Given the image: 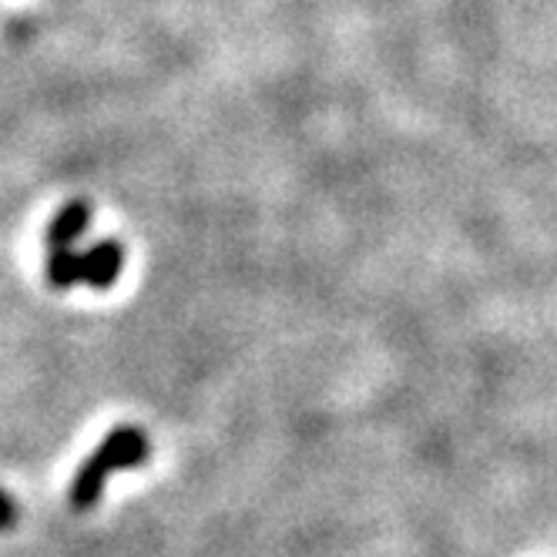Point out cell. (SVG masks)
Listing matches in <instances>:
<instances>
[{
    "label": "cell",
    "instance_id": "obj_1",
    "mask_svg": "<svg viewBox=\"0 0 557 557\" xmlns=\"http://www.w3.org/2000/svg\"><path fill=\"white\" fill-rule=\"evenodd\" d=\"M151 457L148 436L138 426H117L111 430L104 441L95 447V454L77 467L74 481L67 487V507L74 513H88L98 507L104 484L114 470H128V467H141Z\"/></svg>",
    "mask_w": 557,
    "mask_h": 557
},
{
    "label": "cell",
    "instance_id": "obj_2",
    "mask_svg": "<svg viewBox=\"0 0 557 557\" xmlns=\"http://www.w3.org/2000/svg\"><path fill=\"white\" fill-rule=\"evenodd\" d=\"M125 269V249L117 243H98L88 252L58 249L48 252L45 275L54 289H71L74 283H88L91 289H111Z\"/></svg>",
    "mask_w": 557,
    "mask_h": 557
},
{
    "label": "cell",
    "instance_id": "obj_3",
    "mask_svg": "<svg viewBox=\"0 0 557 557\" xmlns=\"http://www.w3.org/2000/svg\"><path fill=\"white\" fill-rule=\"evenodd\" d=\"M91 222V206L85 202V198H74V202H67L48 225L45 232V246L48 252H58V249H74V243L82 238V232L88 228Z\"/></svg>",
    "mask_w": 557,
    "mask_h": 557
},
{
    "label": "cell",
    "instance_id": "obj_4",
    "mask_svg": "<svg viewBox=\"0 0 557 557\" xmlns=\"http://www.w3.org/2000/svg\"><path fill=\"white\" fill-rule=\"evenodd\" d=\"M17 517H21V510L14 504V497L0 491V531H11L17 524Z\"/></svg>",
    "mask_w": 557,
    "mask_h": 557
}]
</instances>
